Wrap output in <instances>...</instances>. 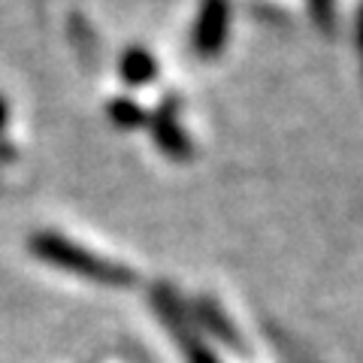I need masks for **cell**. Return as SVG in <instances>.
Masks as SVG:
<instances>
[{
	"label": "cell",
	"instance_id": "cell-1",
	"mask_svg": "<svg viewBox=\"0 0 363 363\" xmlns=\"http://www.w3.org/2000/svg\"><path fill=\"white\" fill-rule=\"evenodd\" d=\"M28 248H30L33 257L43 260V264H52L58 269L76 272V276L94 279V281H109V285H116V281L128 279V272H124L121 267H116V264H109V260H104V257L85 252L82 245H76V242L67 240V236L52 233V230L33 233Z\"/></svg>",
	"mask_w": 363,
	"mask_h": 363
},
{
	"label": "cell",
	"instance_id": "cell-2",
	"mask_svg": "<svg viewBox=\"0 0 363 363\" xmlns=\"http://www.w3.org/2000/svg\"><path fill=\"white\" fill-rule=\"evenodd\" d=\"M6 116H9V109H6V100L0 97V130L6 128Z\"/></svg>",
	"mask_w": 363,
	"mask_h": 363
}]
</instances>
